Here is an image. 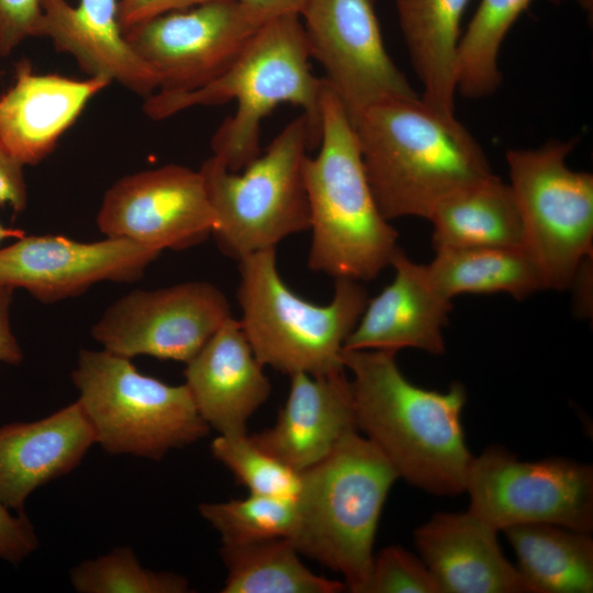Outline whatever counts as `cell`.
<instances>
[{
    "instance_id": "6da1fadb",
    "label": "cell",
    "mask_w": 593,
    "mask_h": 593,
    "mask_svg": "<svg viewBox=\"0 0 593 593\" xmlns=\"http://www.w3.org/2000/svg\"><path fill=\"white\" fill-rule=\"evenodd\" d=\"M356 427L387 458L399 478L437 496L465 492L473 456L465 437L463 384L445 392L409 381L390 350H343Z\"/></svg>"
},
{
    "instance_id": "7a4b0ae2",
    "label": "cell",
    "mask_w": 593,
    "mask_h": 593,
    "mask_svg": "<svg viewBox=\"0 0 593 593\" xmlns=\"http://www.w3.org/2000/svg\"><path fill=\"white\" fill-rule=\"evenodd\" d=\"M310 58L300 14L280 15L265 22L214 80L186 92L156 91L145 98L143 111L152 120H165L189 108L235 100L236 112L220 125L211 149L228 170L238 172L260 154L261 122L282 103L303 110L311 147L318 146L326 81L311 72Z\"/></svg>"
},
{
    "instance_id": "3957f363",
    "label": "cell",
    "mask_w": 593,
    "mask_h": 593,
    "mask_svg": "<svg viewBox=\"0 0 593 593\" xmlns=\"http://www.w3.org/2000/svg\"><path fill=\"white\" fill-rule=\"evenodd\" d=\"M365 171L388 220L429 219L450 194L493 172L472 134L419 96L366 109L354 122Z\"/></svg>"
},
{
    "instance_id": "277c9868",
    "label": "cell",
    "mask_w": 593,
    "mask_h": 593,
    "mask_svg": "<svg viewBox=\"0 0 593 593\" xmlns=\"http://www.w3.org/2000/svg\"><path fill=\"white\" fill-rule=\"evenodd\" d=\"M318 153L303 175L312 239L309 267L334 279H374L400 249L370 188L355 127L326 82Z\"/></svg>"
},
{
    "instance_id": "5b68a950",
    "label": "cell",
    "mask_w": 593,
    "mask_h": 593,
    "mask_svg": "<svg viewBox=\"0 0 593 593\" xmlns=\"http://www.w3.org/2000/svg\"><path fill=\"white\" fill-rule=\"evenodd\" d=\"M398 479L370 440L358 430L347 434L325 459L301 472L290 541L300 555L342 574L350 592L361 593L381 511Z\"/></svg>"
},
{
    "instance_id": "8992f818",
    "label": "cell",
    "mask_w": 593,
    "mask_h": 593,
    "mask_svg": "<svg viewBox=\"0 0 593 593\" xmlns=\"http://www.w3.org/2000/svg\"><path fill=\"white\" fill-rule=\"evenodd\" d=\"M240 326L258 360L289 376L327 374L345 369L342 353L368 302L359 281L335 279L329 303L318 305L282 280L276 248L240 260Z\"/></svg>"
},
{
    "instance_id": "52a82bcc",
    "label": "cell",
    "mask_w": 593,
    "mask_h": 593,
    "mask_svg": "<svg viewBox=\"0 0 593 593\" xmlns=\"http://www.w3.org/2000/svg\"><path fill=\"white\" fill-rule=\"evenodd\" d=\"M310 149V127L302 113L243 170L231 171L214 156L202 164L199 171L215 216L212 235L224 255L238 261L310 230L303 175Z\"/></svg>"
},
{
    "instance_id": "ba28073f",
    "label": "cell",
    "mask_w": 593,
    "mask_h": 593,
    "mask_svg": "<svg viewBox=\"0 0 593 593\" xmlns=\"http://www.w3.org/2000/svg\"><path fill=\"white\" fill-rule=\"evenodd\" d=\"M71 378L96 443L108 452L159 460L210 432L184 383L143 374L130 358L81 349Z\"/></svg>"
},
{
    "instance_id": "9c48e42d",
    "label": "cell",
    "mask_w": 593,
    "mask_h": 593,
    "mask_svg": "<svg viewBox=\"0 0 593 593\" xmlns=\"http://www.w3.org/2000/svg\"><path fill=\"white\" fill-rule=\"evenodd\" d=\"M577 139L506 153L510 187L547 289L566 290L592 256L593 176L568 167Z\"/></svg>"
},
{
    "instance_id": "30bf717a",
    "label": "cell",
    "mask_w": 593,
    "mask_h": 593,
    "mask_svg": "<svg viewBox=\"0 0 593 593\" xmlns=\"http://www.w3.org/2000/svg\"><path fill=\"white\" fill-rule=\"evenodd\" d=\"M468 511L497 532L524 524L593 530V467L564 457L522 461L493 445L471 461Z\"/></svg>"
},
{
    "instance_id": "8fae6325",
    "label": "cell",
    "mask_w": 593,
    "mask_h": 593,
    "mask_svg": "<svg viewBox=\"0 0 593 593\" xmlns=\"http://www.w3.org/2000/svg\"><path fill=\"white\" fill-rule=\"evenodd\" d=\"M300 16L310 55L353 124L376 103L418 96L387 52L373 0H305Z\"/></svg>"
},
{
    "instance_id": "7c38bea8",
    "label": "cell",
    "mask_w": 593,
    "mask_h": 593,
    "mask_svg": "<svg viewBox=\"0 0 593 593\" xmlns=\"http://www.w3.org/2000/svg\"><path fill=\"white\" fill-rule=\"evenodd\" d=\"M262 24L238 0L172 11L123 32L155 75L159 92L201 88L228 68Z\"/></svg>"
},
{
    "instance_id": "4fadbf2b",
    "label": "cell",
    "mask_w": 593,
    "mask_h": 593,
    "mask_svg": "<svg viewBox=\"0 0 593 593\" xmlns=\"http://www.w3.org/2000/svg\"><path fill=\"white\" fill-rule=\"evenodd\" d=\"M231 316L230 302L217 287L187 281L123 295L104 311L91 335L122 357L187 363Z\"/></svg>"
},
{
    "instance_id": "5bb4252c",
    "label": "cell",
    "mask_w": 593,
    "mask_h": 593,
    "mask_svg": "<svg viewBox=\"0 0 593 593\" xmlns=\"http://www.w3.org/2000/svg\"><path fill=\"white\" fill-rule=\"evenodd\" d=\"M97 224L107 237L161 253L205 240L215 216L201 172L169 164L115 181L103 195Z\"/></svg>"
},
{
    "instance_id": "9a60e30c",
    "label": "cell",
    "mask_w": 593,
    "mask_h": 593,
    "mask_svg": "<svg viewBox=\"0 0 593 593\" xmlns=\"http://www.w3.org/2000/svg\"><path fill=\"white\" fill-rule=\"evenodd\" d=\"M160 254L124 238L86 243L61 235H24L0 249V284L53 303L98 282L136 281Z\"/></svg>"
},
{
    "instance_id": "2e32d148",
    "label": "cell",
    "mask_w": 593,
    "mask_h": 593,
    "mask_svg": "<svg viewBox=\"0 0 593 593\" xmlns=\"http://www.w3.org/2000/svg\"><path fill=\"white\" fill-rule=\"evenodd\" d=\"M110 83L102 77L37 74L29 60L18 61L13 85L0 96V145L23 166L40 164Z\"/></svg>"
},
{
    "instance_id": "e0dca14e",
    "label": "cell",
    "mask_w": 593,
    "mask_h": 593,
    "mask_svg": "<svg viewBox=\"0 0 593 593\" xmlns=\"http://www.w3.org/2000/svg\"><path fill=\"white\" fill-rule=\"evenodd\" d=\"M290 377L287 401L276 423L250 439L286 466L302 472L325 459L356 427L345 369Z\"/></svg>"
},
{
    "instance_id": "ac0fdd59",
    "label": "cell",
    "mask_w": 593,
    "mask_h": 593,
    "mask_svg": "<svg viewBox=\"0 0 593 593\" xmlns=\"http://www.w3.org/2000/svg\"><path fill=\"white\" fill-rule=\"evenodd\" d=\"M391 266L395 270L393 281L368 299L343 350L398 353L403 348H415L443 354V328L452 309L451 299L433 284L426 266L412 261L401 248Z\"/></svg>"
},
{
    "instance_id": "d6986e66",
    "label": "cell",
    "mask_w": 593,
    "mask_h": 593,
    "mask_svg": "<svg viewBox=\"0 0 593 593\" xmlns=\"http://www.w3.org/2000/svg\"><path fill=\"white\" fill-rule=\"evenodd\" d=\"M497 533L469 511L440 512L414 530V544L441 593H532Z\"/></svg>"
},
{
    "instance_id": "ffe728a7",
    "label": "cell",
    "mask_w": 593,
    "mask_h": 593,
    "mask_svg": "<svg viewBox=\"0 0 593 593\" xmlns=\"http://www.w3.org/2000/svg\"><path fill=\"white\" fill-rule=\"evenodd\" d=\"M264 367L232 316L186 363L184 384L210 428L220 435L246 434L248 419L270 394Z\"/></svg>"
},
{
    "instance_id": "44dd1931",
    "label": "cell",
    "mask_w": 593,
    "mask_h": 593,
    "mask_svg": "<svg viewBox=\"0 0 593 593\" xmlns=\"http://www.w3.org/2000/svg\"><path fill=\"white\" fill-rule=\"evenodd\" d=\"M96 443L93 427L78 401L52 415L0 427V501L23 513L38 486L75 469Z\"/></svg>"
},
{
    "instance_id": "7402d4cb",
    "label": "cell",
    "mask_w": 593,
    "mask_h": 593,
    "mask_svg": "<svg viewBox=\"0 0 593 593\" xmlns=\"http://www.w3.org/2000/svg\"><path fill=\"white\" fill-rule=\"evenodd\" d=\"M120 0H42L41 37L71 55L88 77H102L147 98L158 90L153 71L133 52L119 23Z\"/></svg>"
},
{
    "instance_id": "603a6c76",
    "label": "cell",
    "mask_w": 593,
    "mask_h": 593,
    "mask_svg": "<svg viewBox=\"0 0 593 593\" xmlns=\"http://www.w3.org/2000/svg\"><path fill=\"white\" fill-rule=\"evenodd\" d=\"M436 251L525 248L521 212L508 183L494 174L444 199L430 214Z\"/></svg>"
},
{
    "instance_id": "cb8c5ba5",
    "label": "cell",
    "mask_w": 593,
    "mask_h": 593,
    "mask_svg": "<svg viewBox=\"0 0 593 593\" xmlns=\"http://www.w3.org/2000/svg\"><path fill=\"white\" fill-rule=\"evenodd\" d=\"M469 1L395 0L412 67L423 86L421 98L448 114H455L460 25Z\"/></svg>"
},
{
    "instance_id": "d4e9b609",
    "label": "cell",
    "mask_w": 593,
    "mask_h": 593,
    "mask_svg": "<svg viewBox=\"0 0 593 593\" xmlns=\"http://www.w3.org/2000/svg\"><path fill=\"white\" fill-rule=\"evenodd\" d=\"M532 593L593 592V539L589 533L551 524L502 530Z\"/></svg>"
},
{
    "instance_id": "484cf974",
    "label": "cell",
    "mask_w": 593,
    "mask_h": 593,
    "mask_svg": "<svg viewBox=\"0 0 593 593\" xmlns=\"http://www.w3.org/2000/svg\"><path fill=\"white\" fill-rule=\"evenodd\" d=\"M425 266L433 284L449 299L504 292L522 300L547 289L540 267L526 248L440 250Z\"/></svg>"
},
{
    "instance_id": "4316f807",
    "label": "cell",
    "mask_w": 593,
    "mask_h": 593,
    "mask_svg": "<svg viewBox=\"0 0 593 593\" xmlns=\"http://www.w3.org/2000/svg\"><path fill=\"white\" fill-rule=\"evenodd\" d=\"M223 593H337L345 583L312 572L286 538L223 545Z\"/></svg>"
},
{
    "instance_id": "83f0119b",
    "label": "cell",
    "mask_w": 593,
    "mask_h": 593,
    "mask_svg": "<svg viewBox=\"0 0 593 593\" xmlns=\"http://www.w3.org/2000/svg\"><path fill=\"white\" fill-rule=\"evenodd\" d=\"M562 1V0H551ZM533 0H480L460 37L456 67L457 92L471 99L494 93L502 82L499 56L504 38Z\"/></svg>"
},
{
    "instance_id": "f1b7e54d",
    "label": "cell",
    "mask_w": 593,
    "mask_h": 593,
    "mask_svg": "<svg viewBox=\"0 0 593 593\" xmlns=\"http://www.w3.org/2000/svg\"><path fill=\"white\" fill-rule=\"evenodd\" d=\"M200 514L220 533L223 545L291 539L298 524L295 500L250 494L202 503Z\"/></svg>"
},
{
    "instance_id": "f546056e",
    "label": "cell",
    "mask_w": 593,
    "mask_h": 593,
    "mask_svg": "<svg viewBox=\"0 0 593 593\" xmlns=\"http://www.w3.org/2000/svg\"><path fill=\"white\" fill-rule=\"evenodd\" d=\"M74 589L81 593H184L188 581L171 572L145 569L130 547L76 566L70 571Z\"/></svg>"
},
{
    "instance_id": "4dcf8cb0",
    "label": "cell",
    "mask_w": 593,
    "mask_h": 593,
    "mask_svg": "<svg viewBox=\"0 0 593 593\" xmlns=\"http://www.w3.org/2000/svg\"><path fill=\"white\" fill-rule=\"evenodd\" d=\"M211 452L250 494L296 499L301 472L264 451L247 434L219 435Z\"/></svg>"
},
{
    "instance_id": "1f68e13d",
    "label": "cell",
    "mask_w": 593,
    "mask_h": 593,
    "mask_svg": "<svg viewBox=\"0 0 593 593\" xmlns=\"http://www.w3.org/2000/svg\"><path fill=\"white\" fill-rule=\"evenodd\" d=\"M361 593H441L421 559L400 546L383 548L373 556Z\"/></svg>"
},
{
    "instance_id": "d6a6232c",
    "label": "cell",
    "mask_w": 593,
    "mask_h": 593,
    "mask_svg": "<svg viewBox=\"0 0 593 593\" xmlns=\"http://www.w3.org/2000/svg\"><path fill=\"white\" fill-rule=\"evenodd\" d=\"M42 18V0H0V56L29 37H41Z\"/></svg>"
},
{
    "instance_id": "836d02e7",
    "label": "cell",
    "mask_w": 593,
    "mask_h": 593,
    "mask_svg": "<svg viewBox=\"0 0 593 593\" xmlns=\"http://www.w3.org/2000/svg\"><path fill=\"white\" fill-rule=\"evenodd\" d=\"M38 545L34 529L21 513L18 517L10 514L0 501V558L16 563L32 553Z\"/></svg>"
},
{
    "instance_id": "e575fe53",
    "label": "cell",
    "mask_w": 593,
    "mask_h": 593,
    "mask_svg": "<svg viewBox=\"0 0 593 593\" xmlns=\"http://www.w3.org/2000/svg\"><path fill=\"white\" fill-rule=\"evenodd\" d=\"M213 0H120L119 23L125 30L158 15L189 9Z\"/></svg>"
},
{
    "instance_id": "d590c367",
    "label": "cell",
    "mask_w": 593,
    "mask_h": 593,
    "mask_svg": "<svg viewBox=\"0 0 593 593\" xmlns=\"http://www.w3.org/2000/svg\"><path fill=\"white\" fill-rule=\"evenodd\" d=\"M27 204L23 165L0 145V206H10L14 213Z\"/></svg>"
},
{
    "instance_id": "8d00e7d4",
    "label": "cell",
    "mask_w": 593,
    "mask_h": 593,
    "mask_svg": "<svg viewBox=\"0 0 593 593\" xmlns=\"http://www.w3.org/2000/svg\"><path fill=\"white\" fill-rule=\"evenodd\" d=\"M13 290L0 284V362L19 365L23 360V354L11 331L9 317Z\"/></svg>"
},
{
    "instance_id": "74e56055",
    "label": "cell",
    "mask_w": 593,
    "mask_h": 593,
    "mask_svg": "<svg viewBox=\"0 0 593 593\" xmlns=\"http://www.w3.org/2000/svg\"><path fill=\"white\" fill-rule=\"evenodd\" d=\"M261 24L284 14H300L305 0H238Z\"/></svg>"
},
{
    "instance_id": "f35d334b",
    "label": "cell",
    "mask_w": 593,
    "mask_h": 593,
    "mask_svg": "<svg viewBox=\"0 0 593 593\" xmlns=\"http://www.w3.org/2000/svg\"><path fill=\"white\" fill-rule=\"evenodd\" d=\"M25 235L22 230L7 227L0 222V243L9 238H21Z\"/></svg>"
},
{
    "instance_id": "ab89813d",
    "label": "cell",
    "mask_w": 593,
    "mask_h": 593,
    "mask_svg": "<svg viewBox=\"0 0 593 593\" xmlns=\"http://www.w3.org/2000/svg\"><path fill=\"white\" fill-rule=\"evenodd\" d=\"M1 76H2V71H0V78H1Z\"/></svg>"
}]
</instances>
